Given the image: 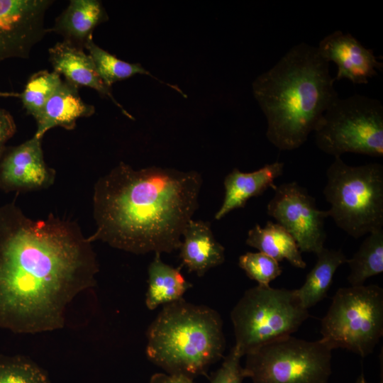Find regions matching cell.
Instances as JSON below:
<instances>
[{"label":"cell","instance_id":"obj_1","mask_svg":"<svg viewBox=\"0 0 383 383\" xmlns=\"http://www.w3.org/2000/svg\"><path fill=\"white\" fill-rule=\"evenodd\" d=\"M91 242L74 221L34 220L0 206V327L16 333L63 326L67 304L96 284Z\"/></svg>","mask_w":383,"mask_h":383},{"label":"cell","instance_id":"obj_2","mask_svg":"<svg viewBox=\"0 0 383 383\" xmlns=\"http://www.w3.org/2000/svg\"><path fill=\"white\" fill-rule=\"evenodd\" d=\"M202 178L195 171L121 162L94 187L96 231L89 237L134 254L170 253L199 206Z\"/></svg>","mask_w":383,"mask_h":383},{"label":"cell","instance_id":"obj_3","mask_svg":"<svg viewBox=\"0 0 383 383\" xmlns=\"http://www.w3.org/2000/svg\"><path fill=\"white\" fill-rule=\"evenodd\" d=\"M329 62L317 47L301 43L252 82L267 119L266 136L281 151L301 147L338 98Z\"/></svg>","mask_w":383,"mask_h":383},{"label":"cell","instance_id":"obj_4","mask_svg":"<svg viewBox=\"0 0 383 383\" xmlns=\"http://www.w3.org/2000/svg\"><path fill=\"white\" fill-rule=\"evenodd\" d=\"M146 355L167 373L194 378L223 355V321L213 309L184 299L164 305L149 326Z\"/></svg>","mask_w":383,"mask_h":383},{"label":"cell","instance_id":"obj_5","mask_svg":"<svg viewBox=\"0 0 383 383\" xmlns=\"http://www.w3.org/2000/svg\"><path fill=\"white\" fill-rule=\"evenodd\" d=\"M323 194L331 205L328 217L354 238L383 228V165L359 166L335 157L326 171Z\"/></svg>","mask_w":383,"mask_h":383},{"label":"cell","instance_id":"obj_6","mask_svg":"<svg viewBox=\"0 0 383 383\" xmlns=\"http://www.w3.org/2000/svg\"><path fill=\"white\" fill-rule=\"evenodd\" d=\"M309 317L296 289L257 285L245 292L231 312L233 347L243 357L265 343L292 335Z\"/></svg>","mask_w":383,"mask_h":383},{"label":"cell","instance_id":"obj_7","mask_svg":"<svg viewBox=\"0 0 383 383\" xmlns=\"http://www.w3.org/2000/svg\"><path fill=\"white\" fill-rule=\"evenodd\" d=\"M320 339L332 350L371 354L383 335V289L377 284L338 289L321 320Z\"/></svg>","mask_w":383,"mask_h":383},{"label":"cell","instance_id":"obj_8","mask_svg":"<svg viewBox=\"0 0 383 383\" xmlns=\"http://www.w3.org/2000/svg\"><path fill=\"white\" fill-rule=\"evenodd\" d=\"M316 146L340 157L346 152L383 156V106L378 99L355 94L339 97L315 130Z\"/></svg>","mask_w":383,"mask_h":383},{"label":"cell","instance_id":"obj_9","mask_svg":"<svg viewBox=\"0 0 383 383\" xmlns=\"http://www.w3.org/2000/svg\"><path fill=\"white\" fill-rule=\"evenodd\" d=\"M331 352L321 340L286 336L247 353L244 375L253 383H328Z\"/></svg>","mask_w":383,"mask_h":383},{"label":"cell","instance_id":"obj_10","mask_svg":"<svg viewBox=\"0 0 383 383\" xmlns=\"http://www.w3.org/2000/svg\"><path fill=\"white\" fill-rule=\"evenodd\" d=\"M274 191L267 214L292 235L301 252L318 254L326 238L327 210L319 209L315 198L296 181L277 186Z\"/></svg>","mask_w":383,"mask_h":383},{"label":"cell","instance_id":"obj_11","mask_svg":"<svg viewBox=\"0 0 383 383\" xmlns=\"http://www.w3.org/2000/svg\"><path fill=\"white\" fill-rule=\"evenodd\" d=\"M41 141L33 135L6 148L0 160V190L28 192L47 189L54 183L55 171L44 160Z\"/></svg>","mask_w":383,"mask_h":383},{"label":"cell","instance_id":"obj_12","mask_svg":"<svg viewBox=\"0 0 383 383\" xmlns=\"http://www.w3.org/2000/svg\"><path fill=\"white\" fill-rule=\"evenodd\" d=\"M327 62L338 67L335 80L347 79L355 84H367L377 75L383 63L377 60L373 50L365 48L350 33L335 30L323 38L317 47Z\"/></svg>","mask_w":383,"mask_h":383},{"label":"cell","instance_id":"obj_13","mask_svg":"<svg viewBox=\"0 0 383 383\" xmlns=\"http://www.w3.org/2000/svg\"><path fill=\"white\" fill-rule=\"evenodd\" d=\"M49 59L54 71L63 74L66 81L79 87H90L109 98L124 115L132 116L117 101L111 91L99 77L89 55L82 47L67 40L56 43L49 49Z\"/></svg>","mask_w":383,"mask_h":383},{"label":"cell","instance_id":"obj_14","mask_svg":"<svg viewBox=\"0 0 383 383\" xmlns=\"http://www.w3.org/2000/svg\"><path fill=\"white\" fill-rule=\"evenodd\" d=\"M284 167V162H275L251 172L234 168L224 179V198L215 218L220 220L229 212L243 208L250 199L262 194L268 188L274 190V180L283 174Z\"/></svg>","mask_w":383,"mask_h":383},{"label":"cell","instance_id":"obj_15","mask_svg":"<svg viewBox=\"0 0 383 383\" xmlns=\"http://www.w3.org/2000/svg\"><path fill=\"white\" fill-rule=\"evenodd\" d=\"M94 112V106L80 97L77 86L62 81L35 119L37 129L34 136L42 139L47 131L57 126L72 130L79 118L89 117Z\"/></svg>","mask_w":383,"mask_h":383},{"label":"cell","instance_id":"obj_16","mask_svg":"<svg viewBox=\"0 0 383 383\" xmlns=\"http://www.w3.org/2000/svg\"><path fill=\"white\" fill-rule=\"evenodd\" d=\"M182 238L179 257L189 272L202 277L225 261V248L214 238L209 222L191 219Z\"/></svg>","mask_w":383,"mask_h":383},{"label":"cell","instance_id":"obj_17","mask_svg":"<svg viewBox=\"0 0 383 383\" xmlns=\"http://www.w3.org/2000/svg\"><path fill=\"white\" fill-rule=\"evenodd\" d=\"M32 21L15 0H0V61L26 57L34 45Z\"/></svg>","mask_w":383,"mask_h":383},{"label":"cell","instance_id":"obj_18","mask_svg":"<svg viewBox=\"0 0 383 383\" xmlns=\"http://www.w3.org/2000/svg\"><path fill=\"white\" fill-rule=\"evenodd\" d=\"M106 19V13L100 1L72 0L56 20L52 30L62 35L65 40L82 47L92 37L95 27Z\"/></svg>","mask_w":383,"mask_h":383},{"label":"cell","instance_id":"obj_19","mask_svg":"<svg viewBox=\"0 0 383 383\" xmlns=\"http://www.w3.org/2000/svg\"><path fill=\"white\" fill-rule=\"evenodd\" d=\"M245 243L278 262L287 260L295 267H306L296 242L278 223L269 221L264 227L256 224L248 231Z\"/></svg>","mask_w":383,"mask_h":383},{"label":"cell","instance_id":"obj_20","mask_svg":"<svg viewBox=\"0 0 383 383\" xmlns=\"http://www.w3.org/2000/svg\"><path fill=\"white\" fill-rule=\"evenodd\" d=\"M148 287L145 304L150 310L183 299L184 293L192 287L180 272L161 260L160 253L155 257L148 270Z\"/></svg>","mask_w":383,"mask_h":383},{"label":"cell","instance_id":"obj_21","mask_svg":"<svg viewBox=\"0 0 383 383\" xmlns=\"http://www.w3.org/2000/svg\"><path fill=\"white\" fill-rule=\"evenodd\" d=\"M316 256V262L306 275L304 284L296 289L302 306L306 309L326 297L337 269L348 260L341 249L323 248Z\"/></svg>","mask_w":383,"mask_h":383},{"label":"cell","instance_id":"obj_22","mask_svg":"<svg viewBox=\"0 0 383 383\" xmlns=\"http://www.w3.org/2000/svg\"><path fill=\"white\" fill-rule=\"evenodd\" d=\"M367 235L346 262L350 267L347 279L351 286L363 285L368 278L383 272V228Z\"/></svg>","mask_w":383,"mask_h":383},{"label":"cell","instance_id":"obj_23","mask_svg":"<svg viewBox=\"0 0 383 383\" xmlns=\"http://www.w3.org/2000/svg\"><path fill=\"white\" fill-rule=\"evenodd\" d=\"M84 47L88 50L99 77L104 84L110 88L115 82L131 77L135 74H147L160 83L174 89L183 96H187L180 88L165 83L154 77L144 69L141 65L125 62L99 47L94 43L92 37L86 41Z\"/></svg>","mask_w":383,"mask_h":383},{"label":"cell","instance_id":"obj_24","mask_svg":"<svg viewBox=\"0 0 383 383\" xmlns=\"http://www.w3.org/2000/svg\"><path fill=\"white\" fill-rule=\"evenodd\" d=\"M62 82L55 71L40 70L30 76L19 96L27 113L35 119Z\"/></svg>","mask_w":383,"mask_h":383},{"label":"cell","instance_id":"obj_25","mask_svg":"<svg viewBox=\"0 0 383 383\" xmlns=\"http://www.w3.org/2000/svg\"><path fill=\"white\" fill-rule=\"evenodd\" d=\"M0 383H49L36 363L21 355L0 356Z\"/></svg>","mask_w":383,"mask_h":383},{"label":"cell","instance_id":"obj_26","mask_svg":"<svg viewBox=\"0 0 383 383\" xmlns=\"http://www.w3.org/2000/svg\"><path fill=\"white\" fill-rule=\"evenodd\" d=\"M238 265L260 286H270V283L282 272L278 261L261 252H248L240 255Z\"/></svg>","mask_w":383,"mask_h":383},{"label":"cell","instance_id":"obj_27","mask_svg":"<svg viewBox=\"0 0 383 383\" xmlns=\"http://www.w3.org/2000/svg\"><path fill=\"white\" fill-rule=\"evenodd\" d=\"M241 357L233 347L221 367L213 374L211 383H243L245 377L240 364Z\"/></svg>","mask_w":383,"mask_h":383},{"label":"cell","instance_id":"obj_28","mask_svg":"<svg viewBox=\"0 0 383 383\" xmlns=\"http://www.w3.org/2000/svg\"><path fill=\"white\" fill-rule=\"evenodd\" d=\"M16 131L15 121L11 113L0 108V160L4 154L7 141Z\"/></svg>","mask_w":383,"mask_h":383},{"label":"cell","instance_id":"obj_29","mask_svg":"<svg viewBox=\"0 0 383 383\" xmlns=\"http://www.w3.org/2000/svg\"><path fill=\"white\" fill-rule=\"evenodd\" d=\"M150 383H195L193 378L182 374H172L168 373H155L151 378Z\"/></svg>","mask_w":383,"mask_h":383},{"label":"cell","instance_id":"obj_30","mask_svg":"<svg viewBox=\"0 0 383 383\" xmlns=\"http://www.w3.org/2000/svg\"><path fill=\"white\" fill-rule=\"evenodd\" d=\"M1 97H19L20 94L17 92H7V91H0Z\"/></svg>","mask_w":383,"mask_h":383},{"label":"cell","instance_id":"obj_31","mask_svg":"<svg viewBox=\"0 0 383 383\" xmlns=\"http://www.w3.org/2000/svg\"><path fill=\"white\" fill-rule=\"evenodd\" d=\"M355 383H370L367 381V379H365V377L364 375V374H361L358 378L356 379V381L355 382ZM381 383H382V381L381 382Z\"/></svg>","mask_w":383,"mask_h":383}]
</instances>
